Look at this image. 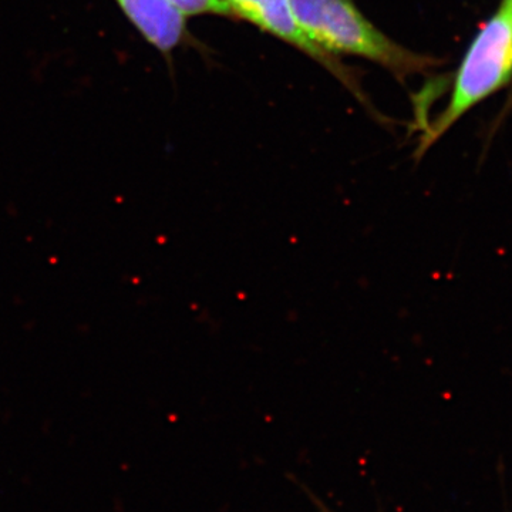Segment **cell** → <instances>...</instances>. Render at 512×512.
<instances>
[{"label": "cell", "mask_w": 512, "mask_h": 512, "mask_svg": "<svg viewBox=\"0 0 512 512\" xmlns=\"http://www.w3.org/2000/svg\"><path fill=\"white\" fill-rule=\"evenodd\" d=\"M511 82L512 10L501 5L468 46L458 66L447 107L421 136L416 158L423 157L464 114Z\"/></svg>", "instance_id": "cell-2"}, {"label": "cell", "mask_w": 512, "mask_h": 512, "mask_svg": "<svg viewBox=\"0 0 512 512\" xmlns=\"http://www.w3.org/2000/svg\"><path fill=\"white\" fill-rule=\"evenodd\" d=\"M293 12L309 37L332 55L363 57L404 79L423 73L434 60L393 42L365 18L353 0H291Z\"/></svg>", "instance_id": "cell-1"}, {"label": "cell", "mask_w": 512, "mask_h": 512, "mask_svg": "<svg viewBox=\"0 0 512 512\" xmlns=\"http://www.w3.org/2000/svg\"><path fill=\"white\" fill-rule=\"evenodd\" d=\"M141 36L167 56L191 39L187 16L171 0H116Z\"/></svg>", "instance_id": "cell-4"}, {"label": "cell", "mask_w": 512, "mask_h": 512, "mask_svg": "<svg viewBox=\"0 0 512 512\" xmlns=\"http://www.w3.org/2000/svg\"><path fill=\"white\" fill-rule=\"evenodd\" d=\"M183 15L202 16L214 15L234 18L225 0H171Z\"/></svg>", "instance_id": "cell-5"}, {"label": "cell", "mask_w": 512, "mask_h": 512, "mask_svg": "<svg viewBox=\"0 0 512 512\" xmlns=\"http://www.w3.org/2000/svg\"><path fill=\"white\" fill-rule=\"evenodd\" d=\"M225 2L235 19L248 20L256 28L301 50L305 55L322 64L333 76L338 77L343 86L348 87L357 99L365 101V94L355 73L340 62L338 56L326 52L313 42L299 25L291 0H225Z\"/></svg>", "instance_id": "cell-3"}, {"label": "cell", "mask_w": 512, "mask_h": 512, "mask_svg": "<svg viewBox=\"0 0 512 512\" xmlns=\"http://www.w3.org/2000/svg\"><path fill=\"white\" fill-rule=\"evenodd\" d=\"M503 6H505V8L512 10V0H504Z\"/></svg>", "instance_id": "cell-6"}]
</instances>
